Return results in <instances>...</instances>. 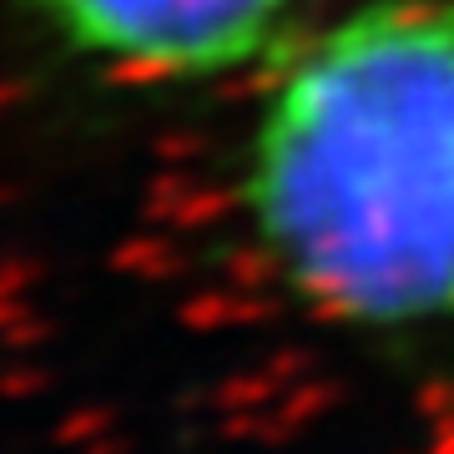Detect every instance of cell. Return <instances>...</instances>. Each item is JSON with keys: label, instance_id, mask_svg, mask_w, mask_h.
I'll return each mask as SVG.
<instances>
[{"label": "cell", "instance_id": "cell-2", "mask_svg": "<svg viewBox=\"0 0 454 454\" xmlns=\"http://www.w3.org/2000/svg\"><path fill=\"white\" fill-rule=\"evenodd\" d=\"M41 61L121 106L232 101L324 0H0Z\"/></svg>", "mask_w": 454, "mask_h": 454}, {"label": "cell", "instance_id": "cell-1", "mask_svg": "<svg viewBox=\"0 0 454 454\" xmlns=\"http://www.w3.org/2000/svg\"><path fill=\"white\" fill-rule=\"evenodd\" d=\"M232 247L373 358L454 354V0H324L227 101Z\"/></svg>", "mask_w": 454, "mask_h": 454}]
</instances>
